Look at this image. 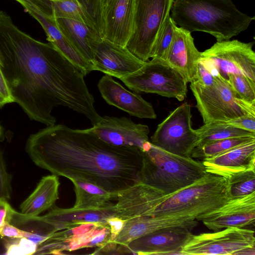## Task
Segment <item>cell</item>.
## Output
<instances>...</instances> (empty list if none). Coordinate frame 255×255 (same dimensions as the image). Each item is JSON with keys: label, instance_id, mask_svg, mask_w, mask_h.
<instances>
[{"label": "cell", "instance_id": "7", "mask_svg": "<svg viewBox=\"0 0 255 255\" xmlns=\"http://www.w3.org/2000/svg\"><path fill=\"white\" fill-rule=\"evenodd\" d=\"M174 0H134L131 34L126 47L135 56L147 61Z\"/></svg>", "mask_w": 255, "mask_h": 255}, {"label": "cell", "instance_id": "5", "mask_svg": "<svg viewBox=\"0 0 255 255\" xmlns=\"http://www.w3.org/2000/svg\"><path fill=\"white\" fill-rule=\"evenodd\" d=\"M229 200L226 179L207 172L194 183L169 194L147 216L178 214L196 219Z\"/></svg>", "mask_w": 255, "mask_h": 255}, {"label": "cell", "instance_id": "15", "mask_svg": "<svg viewBox=\"0 0 255 255\" xmlns=\"http://www.w3.org/2000/svg\"><path fill=\"white\" fill-rule=\"evenodd\" d=\"M190 228L174 226L162 228L138 237L126 246L127 254L182 255L181 249L192 234Z\"/></svg>", "mask_w": 255, "mask_h": 255}, {"label": "cell", "instance_id": "37", "mask_svg": "<svg viewBox=\"0 0 255 255\" xmlns=\"http://www.w3.org/2000/svg\"><path fill=\"white\" fill-rule=\"evenodd\" d=\"M225 123L233 127L255 133V116L245 115Z\"/></svg>", "mask_w": 255, "mask_h": 255}, {"label": "cell", "instance_id": "29", "mask_svg": "<svg viewBox=\"0 0 255 255\" xmlns=\"http://www.w3.org/2000/svg\"><path fill=\"white\" fill-rule=\"evenodd\" d=\"M9 223L31 234L28 239L37 246L57 231L54 226L42 216L27 215L14 210Z\"/></svg>", "mask_w": 255, "mask_h": 255}, {"label": "cell", "instance_id": "13", "mask_svg": "<svg viewBox=\"0 0 255 255\" xmlns=\"http://www.w3.org/2000/svg\"><path fill=\"white\" fill-rule=\"evenodd\" d=\"M91 128L101 139L112 145L136 147L143 151L151 145L148 127L136 124L125 117H102Z\"/></svg>", "mask_w": 255, "mask_h": 255}, {"label": "cell", "instance_id": "18", "mask_svg": "<svg viewBox=\"0 0 255 255\" xmlns=\"http://www.w3.org/2000/svg\"><path fill=\"white\" fill-rule=\"evenodd\" d=\"M107 228H110L87 223L65 229L63 231H56L37 246L35 255L62 254L64 251L95 247L94 238Z\"/></svg>", "mask_w": 255, "mask_h": 255}, {"label": "cell", "instance_id": "23", "mask_svg": "<svg viewBox=\"0 0 255 255\" xmlns=\"http://www.w3.org/2000/svg\"><path fill=\"white\" fill-rule=\"evenodd\" d=\"M134 0H110L103 10L102 38L126 47L131 34Z\"/></svg>", "mask_w": 255, "mask_h": 255}, {"label": "cell", "instance_id": "2", "mask_svg": "<svg viewBox=\"0 0 255 255\" xmlns=\"http://www.w3.org/2000/svg\"><path fill=\"white\" fill-rule=\"evenodd\" d=\"M25 149L36 165L53 174L109 192L119 193L141 183L143 150L109 144L91 128L47 126L29 136Z\"/></svg>", "mask_w": 255, "mask_h": 255}, {"label": "cell", "instance_id": "12", "mask_svg": "<svg viewBox=\"0 0 255 255\" xmlns=\"http://www.w3.org/2000/svg\"><path fill=\"white\" fill-rule=\"evenodd\" d=\"M94 53L93 71L120 79L140 68L146 62L132 54L126 47L115 44L95 34L91 41Z\"/></svg>", "mask_w": 255, "mask_h": 255}, {"label": "cell", "instance_id": "22", "mask_svg": "<svg viewBox=\"0 0 255 255\" xmlns=\"http://www.w3.org/2000/svg\"><path fill=\"white\" fill-rule=\"evenodd\" d=\"M201 52L196 47L191 32L176 26L166 61L177 70L186 82L196 81Z\"/></svg>", "mask_w": 255, "mask_h": 255}, {"label": "cell", "instance_id": "28", "mask_svg": "<svg viewBox=\"0 0 255 255\" xmlns=\"http://www.w3.org/2000/svg\"><path fill=\"white\" fill-rule=\"evenodd\" d=\"M56 21L60 31L70 44L92 64L94 53L91 41L96 33L86 24L77 20L56 18Z\"/></svg>", "mask_w": 255, "mask_h": 255}, {"label": "cell", "instance_id": "43", "mask_svg": "<svg viewBox=\"0 0 255 255\" xmlns=\"http://www.w3.org/2000/svg\"><path fill=\"white\" fill-rule=\"evenodd\" d=\"M110 0H102L103 8L107 5Z\"/></svg>", "mask_w": 255, "mask_h": 255}, {"label": "cell", "instance_id": "20", "mask_svg": "<svg viewBox=\"0 0 255 255\" xmlns=\"http://www.w3.org/2000/svg\"><path fill=\"white\" fill-rule=\"evenodd\" d=\"M55 18H66L84 23L100 37L103 34L102 0H41Z\"/></svg>", "mask_w": 255, "mask_h": 255}, {"label": "cell", "instance_id": "32", "mask_svg": "<svg viewBox=\"0 0 255 255\" xmlns=\"http://www.w3.org/2000/svg\"><path fill=\"white\" fill-rule=\"evenodd\" d=\"M226 180L230 199L240 198L255 192V169L235 173Z\"/></svg>", "mask_w": 255, "mask_h": 255}, {"label": "cell", "instance_id": "39", "mask_svg": "<svg viewBox=\"0 0 255 255\" xmlns=\"http://www.w3.org/2000/svg\"><path fill=\"white\" fill-rule=\"evenodd\" d=\"M26 232L13 225L6 223L0 228V236L8 238H18L25 237Z\"/></svg>", "mask_w": 255, "mask_h": 255}, {"label": "cell", "instance_id": "14", "mask_svg": "<svg viewBox=\"0 0 255 255\" xmlns=\"http://www.w3.org/2000/svg\"><path fill=\"white\" fill-rule=\"evenodd\" d=\"M43 27L47 39L65 57L79 68L85 76L93 71L92 64L70 44L59 28L51 9L41 0H15Z\"/></svg>", "mask_w": 255, "mask_h": 255}, {"label": "cell", "instance_id": "33", "mask_svg": "<svg viewBox=\"0 0 255 255\" xmlns=\"http://www.w3.org/2000/svg\"><path fill=\"white\" fill-rule=\"evenodd\" d=\"M176 26L170 15H169L158 33L151 52L150 58L166 61Z\"/></svg>", "mask_w": 255, "mask_h": 255}, {"label": "cell", "instance_id": "10", "mask_svg": "<svg viewBox=\"0 0 255 255\" xmlns=\"http://www.w3.org/2000/svg\"><path fill=\"white\" fill-rule=\"evenodd\" d=\"M191 105L185 102L171 112L151 137L150 143L168 152L191 157L200 137L192 127Z\"/></svg>", "mask_w": 255, "mask_h": 255}, {"label": "cell", "instance_id": "16", "mask_svg": "<svg viewBox=\"0 0 255 255\" xmlns=\"http://www.w3.org/2000/svg\"><path fill=\"white\" fill-rule=\"evenodd\" d=\"M209 230L218 231L230 227L254 225L255 192L235 199H230L221 207L196 219Z\"/></svg>", "mask_w": 255, "mask_h": 255}, {"label": "cell", "instance_id": "30", "mask_svg": "<svg viewBox=\"0 0 255 255\" xmlns=\"http://www.w3.org/2000/svg\"><path fill=\"white\" fill-rule=\"evenodd\" d=\"M253 139H255V136H239L207 142L196 146L191 154V157L202 160L211 158Z\"/></svg>", "mask_w": 255, "mask_h": 255}, {"label": "cell", "instance_id": "44", "mask_svg": "<svg viewBox=\"0 0 255 255\" xmlns=\"http://www.w3.org/2000/svg\"><path fill=\"white\" fill-rule=\"evenodd\" d=\"M2 132H3V129H2V128L1 127V126L0 125V137L1 136V135L2 134Z\"/></svg>", "mask_w": 255, "mask_h": 255}, {"label": "cell", "instance_id": "26", "mask_svg": "<svg viewBox=\"0 0 255 255\" xmlns=\"http://www.w3.org/2000/svg\"><path fill=\"white\" fill-rule=\"evenodd\" d=\"M74 185L76 202L72 208L82 211H103L111 212L118 193L108 192L93 184L75 179L70 180Z\"/></svg>", "mask_w": 255, "mask_h": 255}, {"label": "cell", "instance_id": "3", "mask_svg": "<svg viewBox=\"0 0 255 255\" xmlns=\"http://www.w3.org/2000/svg\"><path fill=\"white\" fill-rule=\"evenodd\" d=\"M170 12L178 27L209 33L217 41L237 36L255 19L239 10L231 0H174Z\"/></svg>", "mask_w": 255, "mask_h": 255}, {"label": "cell", "instance_id": "24", "mask_svg": "<svg viewBox=\"0 0 255 255\" xmlns=\"http://www.w3.org/2000/svg\"><path fill=\"white\" fill-rule=\"evenodd\" d=\"M202 161L207 172L226 179L239 172L255 169V139Z\"/></svg>", "mask_w": 255, "mask_h": 255}, {"label": "cell", "instance_id": "9", "mask_svg": "<svg viewBox=\"0 0 255 255\" xmlns=\"http://www.w3.org/2000/svg\"><path fill=\"white\" fill-rule=\"evenodd\" d=\"M254 42L237 39L217 41L201 52L200 60L215 75L227 80L230 74H241L255 82Z\"/></svg>", "mask_w": 255, "mask_h": 255}, {"label": "cell", "instance_id": "11", "mask_svg": "<svg viewBox=\"0 0 255 255\" xmlns=\"http://www.w3.org/2000/svg\"><path fill=\"white\" fill-rule=\"evenodd\" d=\"M255 247L253 230L236 227L192 235L181 249L182 255H235Z\"/></svg>", "mask_w": 255, "mask_h": 255}, {"label": "cell", "instance_id": "27", "mask_svg": "<svg viewBox=\"0 0 255 255\" xmlns=\"http://www.w3.org/2000/svg\"><path fill=\"white\" fill-rule=\"evenodd\" d=\"M59 185L55 175L43 177L33 191L20 205V213L38 216L52 208L58 199Z\"/></svg>", "mask_w": 255, "mask_h": 255}, {"label": "cell", "instance_id": "36", "mask_svg": "<svg viewBox=\"0 0 255 255\" xmlns=\"http://www.w3.org/2000/svg\"><path fill=\"white\" fill-rule=\"evenodd\" d=\"M11 176L8 173L0 149V199L8 200L11 193Z\"/></svg>", "mask_w": 255, "mask_h": 255}, {"label": "cell", "instance_id": "21", "mask_svg": "<svg viewBox=\"0 0 255 255\" xmlns=\"http://www.w3.org/2000/svg\"><path fill=\"white\" fill-rule=\"evenodd\" d=\"M198 225L195 218L183 215L140 216L127 221L123 229L113 241L127 246L132 240L153 231L170 227L185 226L193 229Z\"/></svg>", "mask_w": 255, "mask_h": 255}, {"label": "cell", "instance_id": "34", "mask_svg": "<svg viewBox=\"0 0 255 255\" xmlns=\"http://www.w3.org/2000/svg\"><path fill=\"white\" fill-rule=\"evenodd\" d=\"M227 81L237 95L245 102L255 105V82L241 74H230Z\"/></svg>", "mask_w": 255, "mask_h": 255}, {"label": "cell", "instance_id": "4", "mask_svg": "<svg viewBox=\"0 0 255 255\" xmlns=\"http://www.w3.org/2000/svg\"><path fill=\"white\" fill-rule=\"evenodd\" d=\"M143 151L141 183L165 195L194 183L207 173L202 161L168 152L151 143Z\"/></svg>", "mask_w": 255, "mask_h": 255}, {"label": "cell", "instance_id": "25", "mask_svg": "<svg viewBox=\"0 0 255 255\" xmlns=\"http://www.w3.org/2000/svg\"><path fill=\"white\" fill-rule=\"evenodd\" d=\"M42 217L58 231L87 223L98 224L109 227L107 220L113 216L109 212L77 210L72 208L62 209L54 205Z\"/></svg>", "mask_w": 255, "mask_h": 255}, {"label": "cell", "instance_id": "38", "mask_svg": "<svg viewBox=\"0 0 255 255\" xmlns=\"http://www.w3.org/2000/svg\"><path fill=\"white\" fill-rule=\"evenodd\" d=\"M215 76L199 60L197 67L196 80L195 81L202 86L208 87L214 83Z\"/></svg>", "mask_w": 255, "mask_h": 255}, {"label": "cell", "instance_id": "19", "mask_svg": "<svg viewBox=\"0 0 255 255\" xmlns=\"http://www.w3.org/2000/svg\"><path fill=\"white\" fill-rule=\"evenodd\" d=\"M98 88L102 98L109 105L124 111L129 115L140 119H155L156 114L152 105L137 94L125 89L105 75L99 80Z\"/></svg>", "mask_w": 255, "mask_h": 255}, {"label": "cell", "instance_id": "1", "mask_svg": "<svg viewBox=\"0 0 255 255\" xmlns=\"http://www.w3.org/2000/svg\"><path fill=\"white\" fill-rule=\"evenodd\" d=\"M0 68L14 102L30 120L54 125L52 111L59 106L84 115L93 126L101 119L83 73L51 43L20 30L1 10Z\"/></svg>", "mask_w": 255, "mask_h": 255}, {"label": "cell", "instance_id": "6", "mask_svg": "<svg viewBox=\"0 0 255 255\" xmlns=\"http://www.w3.org/2000/svg\"><path fill=\"white\" fill-rule=\"evenodd\" d=\"M190 88L204 124L225 123L245 115L255 116V105L241 99L227 80L220 76L215 75L210 86H202L194 81L190 83Z\"/></svg>", "mask_w": 255, "mask_h": 255}, {"label": "cell", "instance_id": "8", "mask_svg": "<svg viewBox=\"0 0 255 255\" xmlns=\"http://www.w3.org/2000/svg\"><path fill=\"white\" fill-rule=\"evenodd\" d=\"M119 79L135 93L156 94L179 101L186 97L187 83L164 60L152 59L137 71Z\"/></svg>", "mask_w": 255, "mask_h": 255}, {"label": "cell", "instance_id": "31", "mask_svg": "<svg viewBox=\"0 0 255 255\" xmlns=\"http://www.w3.org/2000/svg\"><path fill=\"white\" fill-rule=\"evenodd\" d=\"M200 137L198 145L207 142L239 136H255L253 133L233 127L225 122H213L204 124L196 129Z\"/></svg>", "mask_w": 255, "mask_h": 255}, {"label": "cell", "instance_id": "17", "mask_svg": "<svg viewBox=\"0 0 255 255\" xmlns=\"http://www.w3.org/2000/svg\"><path fill=\"white\" fill-rule=\"evenodd\" d=\"M168 195L146 184H137L118 193L117 201L112 206L111 212L113 217L127 221L137 217L147 216Z\"/></svg>", "mask_w": 255, "mask_h": 255}, {"label": "cell", "instance_id": "41", "mask_svg": "<svg viewBox=\"0 0 255 255\" xmlns=\"http://www.w3.org/2000/svg\"><path fill=\"white\" fill-rule=\"evenodd\" d=\"M127 220L117 217H110L107 220L111 231V240L113 242L123 229Z\"/></svg>", "mask_w": 255, "mask_h": 255}, {"label": "cell", "instance_id": "40", "mask_svg": "<svg viewBox=\"0 0 255 255\" xmlns=\"http://www.w3.org/2000/svg\"><path fill=\"white\" fill-rule=\"evenodd\" d=\"M14 102L4 76L0 68V108L7 104Z\"/></svg>", "mask_w": 255, "mask_h": 255}, {"label": "cell", "instance_id": "35", "mask_svg": "<svg viewBox=\"0 0 255 255\" xmlns=\"http://www.w3.org/2000/svg\"><path fill=\"white\" fill-rule=\"evenodd\" d=\"M8 239L4 245L5 255H31L36 253L37 245L26 238Z\"/></svg>", "mask_w": 255, "mask_h": 255}, {"label": "cell", "instance_id": "42", "mask_svg": "<svg viewBox=\"0 0 255 255\" xmlns=\"http://www.w3.org/2000/svg\"><path fill=\"white\" fill-rule=\"evenodd\" d=\"M13 210L7 200L0 199V228L9 223Z\"/></svg>", "mask_w": 255, "mask_h": 255}]
</instances>
